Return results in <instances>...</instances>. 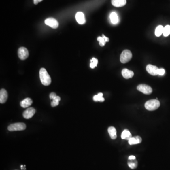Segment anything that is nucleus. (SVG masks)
<instances>
[{"mask_svg": "<svg viewBox=\"0 0 170 170\" xmlns=\"http://www.w3.org/2000/svg\"><path fill=\"white\" fill-rule=\"evenodd\" d=\"M93 100H94V101H96V102L99 101V102H102L105 101V98L103 97V93H98L97 95L94 96Z\"/></svg>", "mask_w": 170, "mask_h": 170, "instance_id": "6ab92c4d", "label": "nucleus"}, {"mask_svg": "<svg viewBox=\"0 0 170 170\" xmlns=\"http://www.w3.org/2000/svg\"><path fill=\"white\" fill-rule=\"evenodd\" d=\"M122 75L125 79H129L133 77L134 76V72L131 71H130L127 69H124L122 71Z\"/></svg>", "mask_w": 170, "mask_h": 170, "instance_id": "f8f14e48", "label": "nucleus"}, {"mask_svg": "<svg viewBox=\"0 0 170 170\" xmlns=\"http://www.w3.org/2000/svg\"><path fill=\"white\" fill-rule=\"evenodd\" d=\"M165 70L164 69H160L158 71V75L163 76L165 74Z\"/></svg>", "mask_w": 170, "mask_h": 170, "instance_id": "a878e982", "label": "nucleus"}, {"mask_svg": "<svg viewBox=\"0 0 170 170\" xmlns=\"http://www.w3.org/2000/svg\"><path fill=\"white\" fill-rule=\"evenodd\" d=\"M158 68L156 66L153 65L151 64H148L146 67V69L148 73L152 76L158 75Z\"/></svg>", "mask_w": 170, "mask_h": 170, "instance_id": "6e6552de", "label": "nucleus"}, {"mask_svg": "<svg viewBox=\"0 0 170 170\" xmlns=\"http://www.w3.org/2000/svg\"><path fill=\"white\" fill-rule=\"evenodd\" d=\"M108 131L110 137L112 139H115L117 138V131L116 129L114 127H110L108 129Z\"/></svg>", "mask_w": 170, "mask_h": 170, "instance_id": "dca6fc26", "label": "nucleus"}, {"mask_svg": "<svg viewBox=\"0 0 170 170\" xmlns=\"http://www.w3.org/2000/svg\"><path fill=\"white\" fill-rule=\"evenodd\" d=\"M135 137V139H136V140L137 141V143H138V144H139V143L141 142L142 139L141 137H140L137 136H135V137Z\"/></svg>", "mask_w": 170, "mask_h": 170, "instance_id": "bb28decb", "label": "nucleus"}, {"mask_svg": "<svg viewBox=\"0 0 170 170\" xmlns=\"http://www.w3.org/2000/svg\"><path fill=\"white\" fill-rule=\"evenodd\" d=\"M136 159V157L135 156H131L129 157V160H132Z\"/></svg>", "mask_w": 170, "mask_h": 170, "instance_id": "c85d7f7f", "label": "nucleus"}, {"mask_svg": "<svg viewBox=\"0 0 170 170\" xmlns=\"http://www.w3.org/2000/svg\"><path fill=\"white\" fill-rule=\"evenodd\" d=\"M57 95L55 93H51L50 95V99L53 100L54 98H55V97H57Z\"/></svg>", "mask_w": 170, "mask_h": 170, "instance_id": "cd10ccee", "label": "nucleus"}, {"mask_svg": "<svg viewBox=\"0 0 170 170\" xmlns=\"http://www.w3.org/2000/svg\"><path fill=\"white\" fill-rule=\"evenodd\" d=\"M42 1H43V0H34V4L37 5V4H38V3Z\"/></svg>", "mask_w": 170, "mask_h": 170, "instance_id": "c756f323", "label": "nucleus"}, {"mask_svg": "<svg viewBox=\"0 0 170 170\" xmlns=\"http://www.w3.org/2000/svg\"><path fill=\"white\" fill-rule=\"evenodd\" d=\"M45 23L46 25L50 27L52 29H57L59 26V22H58L57 20L52 18H49L46 19Z\"/></svg>", "mask_w": 170, "mask_h": 170, "instance_id": "0eeeda50", "label": "nucleus"}, {"mask_svg": "<svg viewBox=\"0 0 170 170\" xmlns=\"http://www.w3.org/2000/svg\"><path fill=\"white\" fill-rule=\"evenodd\" d=\"M126 0H112V4L116 7L124 6L126 4Z\"/></svg>", "mask_w": 170, "mask_h": 170, "instance_id": "ddd939ff", "label": "nucleus"}, {"mask_svg": "<svg viewBox=\"0 0 170 170\" xmlns=\"http://www.w3.org/2000/svg\"><path fill=\"white\" fill-rule=\"evenodd\" d=\"M26 128V126L25 123L19 122V123H14L10 125L8 127V130L10 131H20L25 130Z\"/></svg>", "mask_w": 170, "mask_h": 170, "instance_id": "7ed1b4c3", "label": "nucleus"}, {"mask_svg": "<svg viewBox=\"0 0 170 170\" xmlns=\"http://www.w3.org/2000/svg\"><path fill=\"white\" fill-rule=\"evenodd\" d=\"M97 40L98 41H99L100 46H103L105 45L106 42L105 40V38H103V37H98Z\"/></svg>", "mask_w": 170, "mask_h": 170, "instance_id": "b1692460", "label": "nucleus"}, {"mask_svg": "<svg viewBox=\"0 0 170 170\" xmlns=\"http://www.w3.org/2000/svg\"><path fill=\"white\" fill-rule=\"evenodd\" d=\"M131 162H128V165L131 169H134L136 168L137 166V162L133 161V160H131Z\"/></svg>", "mask_w": 170, "mask_h": 170, "instance_id": "5701e85b", "label": "nucleus"}, {"mask_svg": "<svg viewBox=\"0 0 170 170\" xmlns=\"http://www.w3.org/2000/svg\"><path fill=\"white\" fill-rule=\"evenodd\" d=\"M132 53L130 50H125L122 52L120 57V61L122 63H128L132 58Z\"/></svg>", "mask_w": 170, "mask_h": 170, "instance_id": "20e7f679", "label": "nucleus"}, {"mask_svg": "<svg viewBox=\"0 0 170 170\" xmlns=\"http://www.w3.org/2000/svg\"><path fill=\"white\" fill-rule=\"evenodd\" d=\"M32 103H33V101L30 98H26L21 101L20 104L22 107L25 108L29 107V106H30Z\"/></svg>", "mask_w": 170, "mask_h": 170, "instance_id": "4468645a", "label": "nucleus"}, {"mask_svg": "<svg viewBox=\"0 0 170 170\" xmlns=\"http://www.w3.org/2000/svg\"><path fill=\"white\" fill-rule=\"evenodd\" d=\"M60 97L59 96H57L52 100V101L51 103V106L52 107H55L57 106L59 104V102L60 101Z\"/></svg>", "mask_w": 170, "mask_h": 170, "instance_id": "aec40b11", "label": "nucleus"}, {"mask_svg": "<svg viewBox=\"0 0 170 170\" xmlns=\"http://www.w3.org/2000/svg\"><path fill=\"white\" fill-rule=\"evenodd\" d=\"M39 76L41 81L43 85L47 86L51 84L52 81L51 77L46 69L44 68L41 69L39 71Z\"/></svg>", "mask_w": 170, "mask_h": 170, "instance_id": "f257e3e1", "label": "nucleus"}, {"mask_svg": "<svg viewBox=\"0 0 170 170\" xmlns=\"http://www.w3.org/2000/svg\"><path fill=\"white\" fill-rule=\"evenodd\" d=\"M76 19L78 23L80 25H83L86 23L85 15L82 12H78L76 13Z\"/></svg>", "mask_w": 170, "mask_h": 170, "instance_id": "9d476101", "label": "nucleus"}, {"mask_svg": "<svg viewBox=\"0 0 170 170\" xmlns=\"http://www.w3.org/2000/svg\"><path fill=\"white\" fill-rule=\"evenodd\" d=\"M129 143L131 145H136V144H138L137 141L136 140L135 137H131V139L128 140Z\"/></svg>", "mask_w": 170, "mask_h": 170, "instance_id": "393cba45", "label": "nucleus"}, {"mask_svg": "<svg viewBox=\"0 0 170 170\" xmlns=\"http://www.w3.org/2000/svg\"><path fill=\"white\" fill-rule=\"evenodd\" d=\"M8 93L5 89H1L0 91V103H5L8 98Z\"/></svg>", "mask_w": 170, "mask_h": 170, "instance_id": "9b49d317", "label": "nucleus"}, {"mask_svg": "<svg viewBox=\"0 0 170 170\" xmlns=\"http://www.w3.org/2000/svg\"><path fill=\"white\" fill-rule=\"evenodd\" d=\"M35 113V110L34 108L30 107L27 109L24 112L23 115L24 118L25 119H29L31 118L33 116V115Z\"/></svg>", "mask_w": 170, "mask_h": 170, "instance_id": "1a4fd4ad", "label": "nucleus"}, {"mask_svg": "<svg viewBox=\"0 0 170 170\" xmlns=\"http://www.w3.org/2000/svg\"><path fill=\"white\" fill-rule=\"evenodd\" d=\"M102 37H103V38H105V40L106 41V42H109V38L107 37H105L104 35H102Z\"/></svg>", "mask_w": 170, "mask_h": 170, "instance_id": "7c9ffc66", "label": "nucleus"}, {"mask_svg": "<svg viewBox=\"0 0 170 170\" xmlns=\"http://www.w3.org/2000/svg\"><path fill=\"white\" fill-rule=\"evenodd\" d=\"M164 27L162 25H159L156 28L155 30V35L156 37H160L162 34H163L164 32Z\"/></svg>", "mask_w": 170, "mask_h": 170, "instance_id": "a211bd4d", "label": "nucleus"}, {"mask_svg": "<svg viewBox=\"0 0 170 170\" xmlns=\"http://www.w3.org/2000/svg\"><path fill=\"white\" fill-rule=\"evenodd\" d=\"M18 56L20 59L24 60L29 56V52L28 49L25 47H22L19 48L18 50Z\"/></svg>", "mask_w": 170, "mask_h": 170, "instance_id": "423d86ee", "label": "nucleus"}, {"mask_svg": "<svg viewBox=\"0 0 170 170\" xmlns=\"http://www.w3.org/2000/svg\"><path fill=\"white\" fill-rule=\"evenodd\" d=\"M137 90L146 95L150 94L153 91L152 88L146 84H141V85H139L137 86Z\"/></svg>", "mask_w": 170, "mask_h": 170, "instance_id": "39448f33", "label": "nucleus"}, {"mask_svg": "<svg viewBox=\"0 0 170 170\" xmlns=\"http://www.w3.org/2000/svg\"><path fill=\"white\" fill-rule=\"evenodd\" d=\"M132 137V135L131 133V132L127 129L124 130L123 132H122L121 137H122V139L129 140L131 139V137Z\"/></svg>", "mask_w": 170, "mask_h": 170, "instance_id": "f3484780", "label": "nucleus"}, {"mask_svg": "<svg viewBox=\"0 0 170 170\" xmlns=\"http://www.w3.org/2000/svg\"><path fill=\"white\" fill-rule=\"evenodd\" d=\"M97 63H98V60L96 59L95 58H93L90 60V67L91 69H94L95 67H97Z\"/></svg>", "mask_w": 170, "mask_h": 170, "instance_id": "412c9836", "label": "nucleus"}, {"mask_svg": "<svg viewBox=\"0 0 170 170\" xmlns=\"http://www.w3.org/2000/svg\"><path fill=\"white\" fill-rule=\"evenodd\" d=\"M163 35L165 37H168V35H170V25H167L166 26L164 27V32H163Z\"/></svg>", "mask_w": 170, "mask_h": 170, "instance_id": "4be33fe9", "label": "nucleus"}, {"mask_svg": "<svg viewBox=\"0 0 170 170\" xmlns=\"http://www.w3.org/2000/svg\"><path fill=\"white\" fill-rule=\"evenodd\" d=\"M160 103L157 99H152L147 101L145 104V107L148 111H154L159 107Z\"/></svg>", "mask_w": 170, "mask_h": 170, "instance_id": "f03ea898", "label": "nucleus"}, {"mask_svg": "<svg viewBox=\"0 0 170 170\" xmlns=\"http://www.w3.org/2000/svg\"><path fill=\"white\" fill-rule=\"evenodd\" d=\"M110 19L112 23L114 25L117 24L119 22V18L118 15L115 12H113L110 15Z\"/></svg>", "mask_w": 170, "mask_h": 170, "instance_id": "2eb2a0df", "label": "nucleus"}]
</instances>
